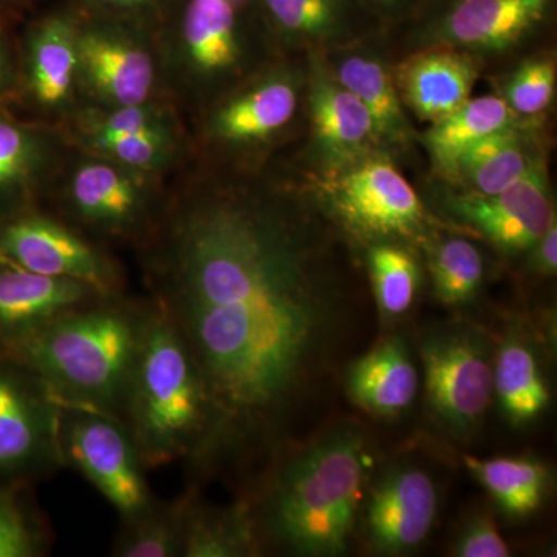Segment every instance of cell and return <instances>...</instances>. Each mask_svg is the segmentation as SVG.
Instances as JSON below:
<instances>
[{
  "label": "cell",
  "instance_id": "30",
  "mask_svg": "<svg viewBox=\"0 0 557 557\" xmlns=\"http://www.w3.org/2000/svg\"><path fill=\"white\" fill-rule=\"evenodd\" d=\"M465 461L505 515L523 519L544 504L549 471L539 461L509 457L490 460L467 457Z\"/></svg>",
  "mask_w": 557,
  "mask_h": 557
},
{
  "label": "cell",
  "instance_id": "23",
  "mask_svg": "<svg viewBox=\"0 0 557 557\" xmlns=\"http://www.w3.org/2000/svg\"><path fill=\"white\" fill-rule=\"evenodd\" d=\"M104 293L70 278L42 276L0 262V347L30 338Z\"/></svg>",
  "mask_w": 557,
  "mask_h": 557
},
{
  "label": "cell",
  "instance_id": "8",
  "mask_svg": "<svg viewBox=\"0 0 557 557\" xmlns=\"http://www.w3.org/2000/svg\"><path fill=\"white\" fill-rule=\"evenodd\" d=\"M298 180L350 239L410 245L428 244L434 236V220L420 194L399 171L397 160L380 150L329 177L300 174Z\"/></svg>",
  "mask_w": 557,
  "mask_h": 557
},
{
  "label": "cell",
  "instance_id": "2",
  "mask_svg": "<svg viewBox=\"0 0 557 557\" xmlns=\"http://www.w3.org/2000/svg\"><path fill=\"white\" fill-rule=\"evenodd\" d=\"M369 468L364 435L343 426L282 461L256 505L248 502L260 544L270 541L304 556L346 552Z\"/></svg>",
  "mask_w": 557,
  "mask_h": 557
},
{
  "label": "cell",
  "instance_id": "25",
  "mask_svg": "<svg viewBox=\"0 0 557 557\" xmlns=\"http://www.w3.org/2000/svg\"><path fill=\"white\" fill-rule=\"evenodd\" d=\"M350 397L361 408L379 416H395L412 405L418 373L405 339L381 341L348 370Z\"/></svg>",
  "mask_w": 557,
  "mask_h": 557
},
{
  "label": "cell",
  "instance_id": "24",
  "mask_svg": "<svg viewBox=\"0 0 557 557\" xmlns=\"http://www.w3.org/2000/svg\"><path fill=\"white\" fill-rule=\"evenodd\" d=\"M548 152L544 120H520L472 145L449 177L440 182L485 196L500 193L525 177Z\"/></svg>",
  "mask_w": 557,
  "mask_h": 557
},
{
  "label": "cell",
  "instance_id": "13",
  "mask_svg": "<svg viewBox=\"0 0 557 557\" xmlns=\"http://www.w3.org/2000/svg\"><path fill=\"white\" fill-rule=\"evenodd\" d=\"M62 405L16 359H0V479L51 478L61 468Z\"/></svg>",
  "mask_w": 557,
  "mask_h": 557
},
{
  "label": "cell",
  "instance_id": "15",
  "mask_svg": "<svg viewBox=\"0 0 557 557\" xmlns=\"http://www.w3.org/2000/svg\"><path fill=\"white\" fill-rule=\"evenodd\" d=\"M490 341L474 329L432 330L420 344L429 406L450 431L480 423L494 395Z\"/></svg>",
  "mask_w": 557,
  "mask_h": 557
},
{
  "label": "cell",
  "instance_id": "4",
  "mask_svg": "<svg viewBox=\"0 0 557 557\" xmlns=\"http://www.w3.org/2000/svg\"><path fill=\"white\" fill-rule=\"evenodd\" d=\"M116 418L146 469L185 461L197 474L214 428L211 401L188 347L150 300Z\"/></svg>",
  "mask_w": 557,
  "mask_h": 557
},
{
  "label": "cell",
  "instance_id": "5",
  "mask_svg": "<svg viewBox=\"0 0 557 557\" xmlns=\"http://www.w3.org/2000/svg\"><path fill=\"white\" fill-rule=\"evenodd\" d=\"M153 33L163 97L193 119L278 57L255 7L231 0H171Z\"/></svg>",
  "mask_w": 557,
  "mask_h": 557
},
{
  "label": "cell",
  "instance_id": "11",
  "mask_svg": "<svg viewBox=\"0 0 557 557\" xmlns=\"http://www.w3.org/2000/svg\"><path fill=\"white\" fill-rule=\"evenodd\" d=\"M60 438L64 467L79 471L121 520L137 518L157 500L137 446L115 416L62 405Z\"/></svg>",
  "mask_w": 557,
  "mask_h": 557
},
{
  "label": "cell",
  "instance_id": "10",
  "mask_svg": "<svg viewBox=\"0 0 557 557\" xmlns=\"http://www.w3.org/2000/svg\"><path fill=\"white\" fill-rule=\"evenodd\" d=\"M76 42L81 106L112 109L166 100L152 28L78 13Z\"/></svg>",
  "mask_w": 557,
  "mask_h": 557
},
{
  "label": "cell",
  "instance_id": "19",
  "mask_svg": "<svg viewBox=\"0 0 557 557\" xmlns=\"http://www.w3.org/2000/svg\"><path fill=\"white\" fill-rule=\"evenodd\" d=\"M256 13L277 54L327 53L387 33L357 0H256Z\"/></svg>",
  "mask_w": 557,
  "mask_h": 557
},
{
  "label": "cell",
  "instance_id": "35",
  "mask_svg": "<svg viewBox=\"0 0 557 557\" xmlns=\"http://www.w3.org/2000/svg\"><path fill=\"white\" fill-rule=\"evenodd\" d=\"M51 533L17 498L0 494V557H39L49 549Z\"/></svg>",
  "mask_w": 557,
  "mask_h": 557
},
{
  "label": "cell",
  "instance_id": "16",
  "mask_svg": "<svg viewBox=\"0 0 557 557\" xmlns=\"http://www.w3.org/2000/svg\"><path fill=\"white\" fill-rule=\"evenodd\" d=\"M28 14L21 44V94L44 123L60 127L81 106L78 13L50 0Z\"/></svg>",
  "mask_w": 557,
  "mask_h": 557
},
{
  "label": "cell",
  "instance_id": "40",
  "mask_svg": "<svg viewBox=\"0 0 557 557\" xmlns=\"http://www.w3.org/2000/svg\"><path fill=\"white\" fill-rule=\"evenodd\" d=\"M527 267L537 276H555L557 271V223L527 251Z\"/></svg>",
  "mask_w": 557,
  "mask_h": 557
},
{
  "label": "cell",
  "instance_id": "38",
  "mask_svg": "<svg viewBox=\"0 0 557 557\" xmlns=\"http://www.w3.org/2000/svg\"><path fill=\"white\" fill-rule=\"evenodd\" d=\"M7 22L0 21V112L21 94L20 58L7 35Z\"/></svg>",
  "mask_w": 557,
  "mask_h": 557
},
{
  "label": "cell",
  "instance_id": "14",
  "mask_svg": "<svg viewBox=\"0 0 557 557\" xmlns=\"http://www.w3.org/2000/svg\"><path fill=\"white\" fill-rule=\"evenodd\" d=\"M432 193L445 215L474 230L507 256L523 255L556 223L548 157L500 193H469L440 180Z\"/></svg>",
  "mask_w": 557,
  "mask_h": 557
},
{
  "label": "cell",
  "instance_id": "37",
  "mask_svg": "<svg viewBox=\"0 0 557 557\" xmlns=\"http://www.w3.org/2000/svg\"><path fill=\"white\" fill-rule=\"evenodd\" d=\"M454 555L461 557H507L509 548L491 516L472 520L457 539Z\"/></svg>",
  "mask_w": 557,
  "mask_h": 557
},
{
  "label": "cell",
  "instance_id": "33",
  "mask_svg": "<svg viewBox=\"0 0 557 557\" xmlns=\"http://www.w3.org/2000/svg\"><path fill=\"white\" fill-rule=\"evenodd\" d=\"M496 90L520 119L544 120L556 100L555 50L539 49L520 58L515 67L497 78Z\"/></svg>",
  "mask_w": 557,
  "mask_h": 557
},
{
  "label": "cell",
  "instance_id": "20",
  "mask_svg": "<svg viewBox=\"0 0 557 557\" xmlns=\"http://www.w3.org/2000/svg\"><path fill=\"white\" fill-rule=\"evenodd\" d=\"M70 145L61 127L0 112V212L11 218L46 199ZM0 220V222H2Z\"/></svg>",
  "mask_w": 557,
  "mask_h": 557
},
{
  "label": "cell",
  "instance_id": "29",
  "mask_svg": "<svg viewBox=\"0 0 557 557\" xmlns=\"http://www.w3.org/2000/svg\"><path fill=\"white\" fill-rule=\"evenodd\" d=\"M260 545L248 502L215 509L205 507L194 491L186 493L183 557L252 556Z\"/></svg>",
  "mask_w": 557,
  "mask_h": 557
},
{
  "label": "cell",
  "instance_id": "22",
  "mask_svg": "<svg viewBox=\"0 0 557 557\" xmlns=\"http://www.w3.org/2000/svg\"><path fill=\"white\" fill-rule=\"evenodd\" d=\"M392 69L408 113L432 124L472 97L485 65L463 51L431 47L405 54Z\"/></svg>",
  "mask_w": 557,
  "mask_h": 557
},
{
  "label": "cell",
  "instance_id": "39",
  "mask_svg": "<svg viewBox=\"0 0 557 557\" xmlns=\"http://www.w3.org/2000/svg\"><path fill=\"white\" fill-rule=\"evenodd\" d=\"M357 2L387 32H391L416 16L424 0H357Z\"/></svg>",
  "mask_w": 557,
  "mask_h": 557
},
{
  "label": "cell",
  "instance_id": "12",
  "mask_svg": "<svg viewBox=\"0 0 557 557\" xmlns=\"http://www.w3.org/2000/svg\"><path fill=\"white\" fill-rule=\"evenodd\" d=\"M0 262L42 276L83 282L104 295L126 293L123 267L106 245L39 207L0 222Z\"/></svg>",
  "mask_w": 557,
  "mask_h": 557
},
{
  "label": "cell",
  "instance_id": "17",
  "mask_svg": "<svg viewBox=\"0 0 557 557\" xmlns=\"http://www.w3.org/2000/svg\"><path fill=\"white\" fill-rule=\"evenodd\" d=\"M304 58L309 135L300 174L329 177L380 149L368 110L336 79L324 54L310 51Z\"/></svg>",
  "mask_w": 557,
  "mask_h": 557
},
{
  "label": "cell",
  "instance_id": "28",
  "mask_svg": "<svg viewBox=\"0 0 557 557\" xmlns=\"http://www.w3.org/2000/svg\"><path fill=\"white\" fill-rule=\"evenodd\" d=\"M67 141L72 148L161 178L172 177L193 157L186 127L137 134L79 135Z\"/></svg>",
  "mask_w": 557,
  "mask_h": 557
},
{
  "label": "cell",
  "instance_id": "34",
  "mask_svg": "<svg viewBox=\"0 0 557 557\" xmlns=\"http://www.w3.org/2000/svg\"><path fill=\"white\" fill-rule=\"evenodd\" d=\"M429 271L437 299L446 306H461L474 299L482 287L485 260L472 242L449 236L432 244Z\"/></svg>",
  "mask_w": 557,
  "mask_h": 557
},
{
  "label": "cell",
  "instance_id": "21",
  "mask_svg": "<svg viewBox=\"0 0 557 557\" xmlns=\"http://www.w3.org/2000/svg\"><path fill=\"white\" fill-rule=\"evenodd\" d=\"M438 493L428 472L416 467L391 469L370 491L366 527L372 547L403 555L426 541L437 516Z\"/></svg>",
  "mask_w": 557,
  "mask_h": 557
},
{
  "label": "cell",
  "instance_id": "32",
  "mask_svg": "<svg viewBox=\"0 0 557 557\" xmlns=\"http://www.w3.org/2000/svg\"><path fill=\"white\" fill-rule=\"evenodd\" d=\"M373 295L381 313L401 317L412 307L421 285V267L405 242L381 240L366 245Z\"/></svg>",
  "mask_w": 557,
  "mask_h": 557
},
{
  "label": "cell",
  "instance_id": "41",
  "mask_svg": "<svg viewBox=\"0 0 557 557\" xmlns=\"http://www.w3.org/2000/svg\"><path fill=\"white\" fill-rule=\"evenodd\" d=\"M47 2L49 0H0V21L10 22L28 16Z\"/></svg>",
  "mask_w": 557,
  "mask_h": 557
},
{
  "label": "cell",
  "instance_id": "3",
  "mask_svg": "<svg viewBox=\"0 0 557 557\" xmlns=\"http://www.w3.org/2000/svg\"><path fill=\"white\" fill-rule=\"evenodd\" d=\"M149 300L101 296L3 354L46 381L61 405L119 416L148 319Z\"/></svg>",
  "mask_w": 557,
  "mask_h": 557
},
{
  "label": "cell",
  "instance_id": "42",
  "mask_svg": "<svg viewBox=\"0 0 557 557\" xmlns=\"http://www.w3.org/2000/svg\"><path fill=\"white\" fill-rule=\"evenodd\" d=\"M231 2L236 3L239 7H255L256 0H231Z\"/></svg>",
  "mask_w": 557,
  "mask_h": 557
},
{
  "label": "cell",
  "instance_id": "7",
  "mask_svg": "<svg viewBox=\"0 0 557 557\" xmlns=\"http://www.w3.org/2000/svg\"><path fill=\"white\" fill-rule=\"evenodd\" d=\"M168 182L70 146L46 199L50 212L89 239L135 249L159 220Z\"/></svg>",
  "mask_w": 557,
  "mask_h": 557
},
{
  "label": "cell",
  "instance_id": "36",
  "mask_svg": "<svg viewBox=\"0 0 557 557\" xmlns=\"http://www.w3.org/2000/svg\"><path fill=\"white\" fill-rule=\"evenodd\" d=\"M78 13L113 17L145 25L156 32L171 0H65Z\"/></svg>",
  "mask_w": 557,
  "mask_h": 557
},
{
  "label": "cell",
  "instance_id": "9",
  "mask_svg": "<svg viewBox=\"0 0 557 557\" xmlns=\"http://www.w3.org/2000/svg\"><path fill=\"white\" fill-rule=\"evenodd\" d=\"M556 14L557 0H424L416 16L387 36L405 54L446 47L486 67L539 42Z\"/></svg>",
  "mask_w": 557,
  "mask_h": 557
},
{
  "label": "cell",
  "instance_id": "27",
  "mask_svg": "<svg viewBox=\"0 0 557 557\" xmlns=\"http://www.w3.org/2000/svg\"><path fill=\"white\" fill-rule=\"evenodd\" d=\"M494 394L504 416L516 426L531 423L549 405V387L533 344L511 330L494 357Z\"/></svg>",
  "mask_w": 557,
  "mask_h": 557
},
{
  "label": "cell",
  "instance_id": "6",
  "mask_svg": "<svg viewBox=\"0 0 557 557\" xmlns=\"http://www.w3.org/2000/svg\"><path fill=\"white\" fill-rule=\"evenodd\" d=\"M306 58L278 54L194 116V159L259 170L304 113Z\"/></svg>",
  "mask_w": 557,
  "mask_h": 557
},
{
  "label": "cell",
  "instance_id": "1",
  "mask_svg": "<svg viewBox=\"0 0 557 557\" xmlns=\"http://www.w3.org/2000/svg\"><path fill=\"white\" fill-rule=\"evenodd\" d=\"M174 177L135 251L211 401L203 475L276 453L335 332L344 271L338 228L298 178L193 157Z\"/></svg>",
  "mask_w": 557,
  "mask_h": 557
},
{
  "label": "cell",
  "instance_id": "18",
  "mask_svg": "<svg viewBox=\"0 0 557 557\" xmlns=\"http://www.w3.org/2000/svg\"><path fill=\"white\" fill-rule=\"evenodd\" d=\"M322 54L336 79L368 110L381 152L394 160L413 156L420 134L399 98L387 33Z\"/></svg>",
  "mask_w": 557,
  "mask_h": 557
},
{
  "label": "cell",
  "instance_id": "31",
  "mask_svg": "<svg viewBox=\"0 0 557 557\" xmlns=\"http://www.w3.org/2000/svg\"><path fill=\"white\" fill-rule=\"evenodd\" d=\"M186 494L174 502L156 500L137 518L123 520L110 548L115 557H183Z\"/></svg>",
  "mask_w": 557,
  "mask_h": 557
},
{
  "label": "cell",
  "instance_id": "26",
  "mask_svg": "<svg viewBox=\"0 0 557 557\" xmlns=\"http://www.w3.org/2000/svg\"><path fill=\"white\" fill-rule=\"evenodd\" d=\"M520 120L527 119L516 115L496 94L471 97L449 115L429 124L428 129L418 135V141L426 150L434 177L446 180L461 153L480 139Z\"/></svg>",
  "mask_w": 557,
  "mask_h": 557
}]
</instances>
